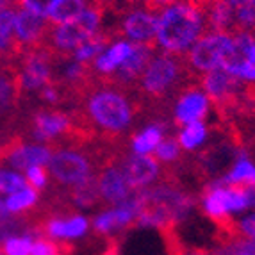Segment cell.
I'll return each mask as SVG.
<instances>
[{"label": "cell", "instance_id": "23", "mask_svg": "<svg viewBox=\"0 0 255 255\" xmlns=\"http://www.w3.org/2000/svg\"><path fill=\"white\" fill-rule=\"evenodd\" d=\"M120 229H124V225H122V221H120L116 207L113 209V211H106V213L98 214L93 221V230L97 236H109L111 232H115V230H120Z\"/></svg>", "mask_w": 255, "mask_h": 255}, {"label": "cell", "instance_id": "27", "mask_svg": "<svg viewBox=\"0 0 255 255\" xmlns=\"http://www.w3.org/2000/svg\"><path fill=\"white\" fill-rule=\"evenodd\" d=\"M25 180L34 187L36 191H38V189H45L48 184V173H47V170L39 164L30 166V168L25 170Z\"/></svg>", "mask_w": 255, "mask_h": 255}, {"label": "cell", "instance_id": "20", "mask_svg": "<svg viewBox=\"0 0 255 255\" xmlns=\"http://www.w3.org/2000/svg\"><path fill=\"white\" fill-rule=\"evenodd\" d=\"M205 136H207V127L202 124V120H198L184 125V128L177 136V141L182 150H195L200 143H204Z\"/></svg>", "mask_w": 255, "mask_h": 255}, {"label": "cell", "instance_id": "26", "mask_svg": "<svg viewBox=\"0 0 255 255\" xmlns=\"http://www.w3.org/2000/svg\"><path fill=\"white\" fill-rule=\"evenodd\" d=\"M16 4L20 9H25L30 13L38 14V16H48L57 0H16Z\"/></svg>", "mask_w": 255, "mask_h": 255}, {"label": "cell", "instance_id": "36", "mask_svg": "<svg viewBox=\"0 0 255 255\" xmlns=\"http://www.w3.org/2000/svg\"><path fill=\"white\" fill-rule=\"evenodd\" d=\"M0 255H2V252H0Z\"/></svg>", "mask_w": 255, "mask_h": 255}, {"label": "cell", "instance_id": "30", "mask_svg": "<svg viewBox=\"0 0 255 255\" xmlns=\"http://www.w3.org/2000/svg\"><path fill=\"white\" fill-rule=\"evenodd\" d=\"M238 229H239V234H241L243 238L255 239V213L239 221Z\"/></svg>", "mask_w": 255, "mask_h": 255}, {"label": "cell", "instance_id": "6", "mask_svg": "<svg viewBox=\"0 0 255 255\" xmlns=\"http://www.w3.org/2000/svg\"><path fill=\"white\" fill-rule=\"evenodd\" d=\"M118 164L132 191L145 189L153 180H161L162 164L159 162V159L148 155V153H132V155H128L125 152L118 159Z\"/></svg>", "mask_w": 255, "mask_h": 255}, {"label": "cell", "instance_id": "19", "mask_svg": "<svg viewBox=\"0 0 255 255\" xmlns=\"http://www.w3.org/2000/svg\"><path fill=\"white\" fill-rule=\"evenodd\" d=\"M86 9V0H57L48 14V21L52 25H59L73 20Z\"/></svg>", "mask_w": 255, "mask_h": 255}, {"label": "cell", "instance_id": "12", "mask_svg": "<svg viewBox=\"0 0 255 255\" xmlns=\"http://www.w3.org/2000/svg\"><path fill=\"white\" fill-rule=\"evenodd\" d=\"M52 155V148L47 145H27L25 139H20L18 143H14L11 148L7 150V153L4 155L2 161L9 162V164L16 168V170L25 171L30 166H43L47 164L48 159Z\"/></svg>", "mask_w": 255, "mask_h": 255}, {"label": "cell", "instance_id": "8", "mask_svg": "<svg viewBox=\"0 0 255 255\" xmlns=\"http://www.w3.org/2000/svg\"><path fill=\"white\" fill-rule=\"evenodd\" d=\"M157 18L145 9H132L125 13V18L122 20L118 27L109 30L113 38H125L132 39L136 43H157Z\"/></svg>", "mask_w": 255, "mask_h": 255}, {"label": "cell", "instance_id": "25", "mask_svg": "<svg viewBox=\"0 0 255 255\" xmlns=\"http://www.w3.org/2000/svg\"><path fill=\"white\" fill-rule=\"evenodd\" d=\"M23 187H27V180L20 173L0 168V195H11Z\"/></svg>", "mask_w": 255, "mask_h": 255}, {"label": "cell", "instance_id": "33", "mask_svg": "<svg viewBox=\"0 0 255 255\" xmlns=\"http://www.w3.org/2000/svg\"><path fill=\"white\" fill-rule=\"evenodd\" d=\"M95 4H98L104 11L107 9H116V0H93Z\"/></svg>", "mask_w": 255, "mask_h": 255}, {"label": "cell", "instance_id": "11", "mask_svg": "<svg viewBox=\"0 0 255 255\" xmlns=\"http://www.w3.org/2000/svg\"><path fill=\"white\" fill-rule=\"evenodd\" d=\"M209 109V98L204 93L200 86L191 88V90L184 91L175 104L173 109V124L179 125H187L191 122H198L207 115Z\"/></svg>", "mask_w": 255, "mask_h": 255}, {"label": "cell", "instance_id": "29", "mask_svg": "<svg viewBox=\"0 0 255 255\" xmlns=\"http://www.w3.org/2000/svg\"><path fill=\"white\" fill-rule=\"evenodd\" d=\"M241 79H245V81H255V43L247 52V61L243 64Z\"/></svg>", "mask_w": 255, "mask_h": 255}, {"label": "cell", "instance_id": "34", "mask_svg": "<svg viewBox=\"0 0 255 255\" xmlns=\"http://www.w3.org/2000/svg\"><path fill=\"white\" fill-rule=\"evenodd\" d=\"M9 4H14V0H0V7H4V5Z\"/></svg>", "mask_w": 255, "mask_h": 255}, {"label": "cell", "instance_id": "9", "mask_svg": "<svg viewBox=\"0 0 255 255\" xmlns=\"http://www.w3.org/2000/svg\"><path fill=\"white\" fill-rule=\"evenodd\" d=\"M50 29V21L38 14L18 9L16 20H14V41L20 52L30 50V48L43 47L45 36Z\"/></svg>", "mask_w": 255, "mask_h": 255}, {"label": "cell", "instance_id": "15", "mask_svg": "<svg viewBox=\"0 0 255 255\" xmlns=\"http://www.w3.org/2000/svg\"><path fill=\"white\" fill-rule=\"evenodd\" d=\"M64 195H66V200L72 207H91V205L102 202L97 175H91L84 182L72 186L68 191H64Z\"/></svg>", "mask_w": 255, "mask_h": 255}, {"label": "cell", "instance_id": "1", "mask_svg": "<svg viewBox=\"0 0 255 255\" xmlns=\"http://www.w3.org/2000/svg\"><path fill=\"white\" fill-rule=\"evenodd\" d=\"M77 109L82 111L95 134L104 139L124 137L136 115L141 113L134 91L116 84L109 77L98 75L84 90Z\"/></svg>", "mask_w": 255, "mask_h": 255}, {"label": "cell", "instance_id": "17", "mask_svg": "<svg viewBox=\"0 0 255 255\" xmlns=\"http://www.w3.org/2000/svg\"><path fill=\"white\" fill-rule=\"evenodd\" d=\"M113 39L115 38H113V34H111L109 30H106V32H95L90 39H86L82 45H79L72 52V59L77 61V63H86V64L93 63Z\"/></svg>", "mask_w": 255, "mask_h": 255}, {"label": "cell", "instance_id": "16", "mask_svg": "<svg viewBox=\"0 0 255 255\" xmlns=\"http://www.w3.org/2000/svg\"><path fill=\"white\" fill-rule=\"evenodd\" d=\"M173 124H166L161 122L157 125H152V127L145 128L139 134H132V150L134 153H150L152 150H155V146L159 145L164 137V132L168 130V136H171V130L168 127H171ZM175 127V125H173Z\"/></svg>", "mask_w": 255, "mask_h": 255}, {"label": "cell", "instance_id": "32", "mask_svg": "<svg viewBox=\"0 0 255 255\" xmlns=\"http://www.w3.org/2000/svg\"><path fill=\"white\" fill-rule=\"evenodd\" d=\"M177 255H213V252L205 250V248H186L184 247L180 250V254Z\"/></svg>", "mask_w": 255, "mask_h": 255}, {"label": "cell", "instance_id": "22", "mask_svg": "<svg viewBox=\"0 0 255 255\" xmlns=\"http://www.w3.org/2000/svg\"><path fill=\"white\" fill-rule=\"evenodd\" d=\"M32 243H34V239L29 234L5 236L2 245H0V252H2V255H30Z\"/></svg>", "mask_w": 255, "mask_h": 255}, {"label": "cell", "instance_id": "5", "mask_svg": "<svg viewBox=\"0 0 255 255\" xmlns=\"http://www.w3.org/2000/svg\"><path fill=\"white\" fill-rule=\"evenodd\" d=\"M230 47H232V36L221 32L202 34L186 54L187 64L196 75L213 72L221 66Z\"/></svg>", "mask_w": 255, "mask_h": 255}, {"label": "cell", "instance_id": "13", "mask_svg": "<svg viewBox=\"0 0 255 255\" xmlns=\"http://www.w3.org/2000/svg\"><path fill=\"white\" fill-rule=\"evenodd\" d=\"M18 4L0 7V64H13L21 54L14 41V20Z\"/></svg>", "mask_w": 255, "mask_h": 255}, {"label": "cell", "instance_id": "28", "mask_svg": "<svg viewBox=\"0 0 255 255\" xmlns=\"http://www.w3.org/2000/svg\"><path fill=\"white\" fill-rule=\"evenodd\" d=\"M230 255H255V239L239 238L238 241L227 245Z\"/></svg>", "mask_w": 255, "mask_h": 255}, {"label": "cell", "instance_id": "31", "mask_svg": "<svg viewBox=\"0 0 255 255\" xmlns=\"http://www.w3.org/2000/svg\"><path fill=\"white\" fill-rule=\"evenodd\" d=\"M177 2H182V0H145V11L148 13H162L166 7L177 4Z\"/></svg>", "mask_w": 255, "mask_h": 255}, {"label": "cell", "instance_id": "35", "mask_svg": "<svg viewBox=\"0 0 255 255\" xmlns=\"http://www.w3.org/2000/svg\"><path fill=\"white\" fill-rule=\"evenodd\" d=\"M137 2H139V0H125V4L127 5H136Z\"/></svg>", "mask_w": 255, "mask_h": 255}, {"label": "cell", "instance_id": "4", "mask_svg": "<svg viewBox=\"0 0 255 255\" xmlns=\"http://www.w3.org/2000/svg\"><path fill=\"white\" fill-rule=\"evenodd\" d=\"M48 171L52 179L61 186L72 187L90 179L93 171H97L93 155L90 148H73V146H61L59 150H52L48 159Z\"/></svg>", "mask_w": 255, "mask_h": 255}, {"label": "cell", "instance_id": "10", "mask_svg": "<svg viewBox=\"0 0 255 255\" xmlns=\"http://www.w3.org/2000/svg\"><path fill=\"white\" fill-rule=\"evenodd\" d=\"M155 47H157V43H134L130 55L107 77L111 81H115L116 84L125 86L128 90H134L137 79L141 77L143 70L146 68V64L153 57Z\"/></svg>", "mask_w": 255, "mask_h": 255}, {"label": "cell", "instance_id": "18", "mask_svg": "<svg viewBox=\"0 0 255 255\" xmlns=\"http://www.w3.org/2000/svg\"><path fill=\"white\" fill-rule=\"evenodd\" d=\"M38 191L34 187H23V189H18V191L11 193V195L5 198L4 207L9 214H20V213H29L30 209H34L38 205Z\"/></svg>", "mask_w": 255, "mask_h": 255}, {"label": "cell", "instance_id": "21", "mask_svg": "<svg viewBox=\"0 0 255 255\" xmlns=\"http://www.w3.org/2000/svg\"><path fill=\"white\" fill-rule=\"evenodd\" d=\"M72 252L73 247L68 241H55V239L38 236L32 243L30 255H70Z\"/></svg>", "mask_w": 255, "mask_h": 255}, {"label": "cell", "instance_id": "14", "mask_svg": "<svg viewBox=\"0 0 255 255\" xmlns=\"http://www.w3.org/2000/svg\"><path fill=\"white\" fill-rule=\"evenodd\" d=\"M132 48H134V43H127V41L115 43V45H113L109 50L102 52V54L98 55L97 59L91 63L95 75H98V77L111 75V73L115 72L120 64L124 63L128 55H130Z\"/></svg>", "mask_w": 255, "mask_h": 255}, {"label": "cell", "instance_id": "3", "mask_svg": "<svg viewBox=\"0 0 255 255\" xmlns=\"http://www.w3.org/2000/svg\"><path fill=\"white\" fill-rule=\"evenodd\" d=\"M104 13L106 11L93 2L73 20L59 23V25L50 23L43 47H47L57 59H70L72 52L97 32Z\"/></svg>", "mask_w": 255, "mask_h": 255}, {"label": "cell", "instance_id": "7", "mask_svg": "<svg viewBox=\"0 0 255 255\" xmlns=\"http://www.w3.org/2000/svg\"><path fill=\"white\" fill-rule=\"evenodd\" d=\"M124 153H122V155H124ZM122 155H120V157H122ZM118 159L100 166V168H98V175H97L100 198H102V202L106 205H113V207H118V205L125 204L132 196V193H134L130 187H128L124 173L120 170Z\"/></svg>", "mask_w": 255, "mask_h": 255}, {"label": "cell", "instance_id": "2", "mask_svg": "<svg viewBox=\"0 0 255 255\" xmlns=\"http://www.w3.org/2000/svg\"><path fill=\"white\" fill-rule=\"evenodd\" d=\"M204 27L202 9L191 0H182L161 13L155 39L164 50L184 54L204 34Z\"/></svg>", "mask_w": 255, "mask_h": 255}, {"label": "cell", "instance_id": "24", "mask_svg": "<svg viewBox=\"0 0 255 255\" xmlns=\"http://www.w3.org/2000/svg\"><path fill=\"white\" fill-rule=\"evenodd\" d=\"M155 159L159 161H164V162H175V161H180L182 157V148H180L179 141L175 136H166L162 137V141L155 146Z\"/></svg>", "mask_w": 255, "mask_h": 255}]
</instances>
